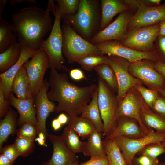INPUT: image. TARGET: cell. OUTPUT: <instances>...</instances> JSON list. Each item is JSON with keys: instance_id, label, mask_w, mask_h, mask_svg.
<instances>
[{"instance_id": "6da1fadb", "label": "cell", "mask_w": 165, "mask_h": 165, "mask_svg": "<svg viewBox=\"0 0 165 165\" xmlns=\"http://www.w3.org/2000/svg\"><path fill=\"white\" fill-rule=\"evenodd\" d=\"M50 90L47 96L50 101H56L55 112H65L68 116H79L90 102L97 87L95 84L80 87L71 82L66 73H60L50 68Z\"/></svg>"}, {"instance_id": "7a4b0ae2", "label": "cell", "mask_w": 165, "mask_h": 165, "mask_svg": "<svg viewBox=\"0 0 165 165\" xmlns=\"http://www.w3.org/2000/svg\"><path fill=\"white\" fill-rule=\"evenodd\" d=\"M13 31L19 41L37 50L53 25L50 13L35 6L23 8L12 15Z\"/></svg>"}, {"instance_id": "3957f363", "label": "cell", "mask_w": 165, "mask_h": 165, "mask_svg": "<svg viewBox=\"0 0 165 165\" xmlns=\"http://www.w3.org/2000/svg\"><path fill=\"white\" fill-rule=\"evenodd\" d=\"M64 23L70 25L82 38L89 41L99 31L101 20V2L80 0L74 15L64 16Z\"/></svg>"}, {"instance_id": "277c9868", "label": "cell", "mask_w": 165, "mask_h": 165, "mask_svg": "<svg viewBox=\"0 0 165 165\" xmlns=\"http://www.w3.org/2000/svg\"><path fill=\"white\" fill-rule=\"evenodd\" d=\"M62 29V53L69 63L76 62L89 54H101L97 46L82 38L70 25L64 23Z\"/></svg>"}, {"instance_id": "5b68a950", "label": "cell", "mask_w": 165, "mask_h": 165, "mask_svg": "<svg viewBox=\"0 0 165 165\" xmlns=\"http://www.w3.org/2000/svg\"><path fill=\"white\" fill-rule=\"evenodd\" d=\"M98 104L104 125L103 137L106 138L116 127L115 117L119 100L103 79L98 77Z\"/></svg>"}, {"instance_id": "8992f818", "label": "cell", "mask_w": 165, "mask_h": 165, "mask_svg": "<svg viewBox=\"0 0 165 165\" xmlns=\"http://www.w3.org/2000/svg\"><path fill=\"white\" fill-rule=\"evenodd\" d=\"M55 20L50 34L41 43L39 49L46 51L49 58V68L60 70L64 67L65 59L63 55V36L60 21L61 19L56 5Z\"/></svg>"}, {"instance_id": "52a82bcc", "label": "cell", "mask_w": 165, "mask_h": 165, "mask_svg": "<svg viewBox=\"0 0 165 165\" xmlns=\"http://www.w3.org/2000/svg\"><path fill=\"white\" fill-rule=\"evenodd\" d=\"M95 45L100 50L101 54L120 57L126 59L130 63L143 60L156 61H160L159 55L155 52L136 50L124 46L120 41L117 40L106 41Z\"/></svg>"}, {"instance_id": "ba28073f", "label": "cell", "mask_w": 165, "mask_h": 165, "mask_svg": "<svg viewBox=\"0 0 165 165\" xmlns=\"http://www.w3.org/2000/svg\"><path fill=\"white\" fill-rule=\"evenodd\" d=\"M159 24L143 26L131 30L120 42L125 46L143 52H152L154 42L159 36Z\"/></svg>"}, {"instance_id": "9c48e42d", "label": "cell", "mask_w": 165, "mask_h": 165, "mask_svg": "<svg viewBox=\"0 0 165 165\" xmlns=\"http://www.w3.org/2000/svg\"><path fill=\"white\" fill-rule=\"evenodd\" d=\"M24 65L29 79L31 93L34 99L42 86L46 72L49 68V57L45 50L39 49Z\"/></svg>"}, {"instance_id": "30bf717a", "label": "cell", "mask_w": 165, "mask_h": 165, "mask_svg": "<svg viewBox=\"0 0 165 165\" xmlns=\"http://www.w3.org/2000/svg\"><path fill=\"white\" fill-rule=\"evenodd\" d=\"M165 138V134L153 130L145 136L131 139L120 136L114 139L128 165H132L135 155L147 145L152 143H160Z\"/></svg>"}, {"instance_id": "8fae6325", "label": "cell", "mask_w": 165, "mask_h": 165, "mask_svg": "<svg viewBox=\"0 0 165 165\" xmlns=\"http://www.w3.org/2000/svg\"><path fill=\"white\" fill-rule=\"evenodd\" d=\"M130 63L126 59L120 57L112 56L108 57L107 64L113 70L117 81V97L119 101L124 97L132 87L142 83L140 80L130 73Z\"/></svg>"}, {"instance_id": "7c38bea8", "label": "cell", "mask_w": 165, "mask_h": 165, "mask_svg": "<svg viewBox=\"0 0 165 165\" xmlns=\"http://www.w3.org/2000/svg\"><path fill=\"white\" fill-rule=\"evenodd\" d=\"M130 73L134 77L158 91L165 89L163 77L154 68V65L146 61H139L130 63Z\"/></svg>"}, {"instance_id": "4fadbf2b", "label": "cell", "mask_w": 165, "mask_h": 165, "mask_svg": "<svg viewBox=\"0 0 165 165\" xmlns=\"http://www.w3.org/2000/svg\"><path fill=\"white\" fill-rule=\"evenodd\" d=\"M132 16L126 11L119 13L115 20L103 30L99 31L90 40L93 44L108 40L121 42L126 36L128 23Z\"/></svg>"}, {"instance_id": "5bb4252c", "label": "cell", "mask_w": 165, "mask_h": 165, "mask_svg": "<svg viewBox=\"0 0 165 165\" xmlns=\"http://www.w3.org/2000/svg\"><path fill=\"white\" fill-rule=\"evenodd\" d=\"M50 87L49 81L44 80L39 92L34 99L38 134H43L46 139L49 134L46 127V119L50 113L55 112L56 106L47 97V93Z\"/></svg>"}, {"instance_id": "9a60e30c", "label": "cell", "mask_w": 165, "mask_h": 165, "mask_svg": "<svg viewBox=\"0 0 165 165\" xmlns=\"http://www.w3.org/2000/svg\"><path fill=\"white\" fill-rule=\"evenodd\" d=\"M165 20V3L158 6H142L129 20L127 28L131 30L138 28L159 24Z\"/></svg>"}, {"instance_id": "2e32d148", "label": "cell", "mask_w": 165, "mask_h": 165, "mask_svg": "<svg viewBox=\"0 0 165 165\" xmlns=\"http://www.w3.org/2000/svg\"><path fill=\"white\" fill-rule=\"evenodd\" d=\"M143 101L140 99L134 92H128L125 96L119 100L115 119L125 116L135 120L138 123L143 133L146 135L152 131L147 128L141 119L140 111Z\"/></svg>"}, {"instance_id": "e0dca14e", "label": "cell", "mask_w": 165, "mask_h": 165, "mask_svg": "<svg viewBox=\"0 0 165 165\" xmlns=\"http://www.w3.org/2000/svg\"><path fill=\"white\" fill-rule=\"evenodd\" d=\"M21 48L20 56L17 62L5 72L0 73V81L2 83L5 99L8 100L11 91L13 82L16 74L25 63L34 55L37 50L28 47L24 43L19 41Z\"/></svg>"}, {"instance_id": "ac0fdd59", "label": "cell", "mask_w": 165, "mask_h": 165, "mask_svg": "<svg viewBox=\"0 0 165 165\" xmlns=\"http://www.w3.org/2000/svg\"><path fill=\"white\" fill-rule=\"evenodd\" d=\"M48 137L53 145V153L51 158L41 165H69L78 160L76 154L66 146L61 136L49 134Z\"/></svg>"}, {"instance_id": "d6986e66", "label": "cell", "mask_w": 165, "mask_h": 165, "mask_svg": "<svg viewBox=\"0 0 165 165\" xmlns=\"http://www.w3.org/2000/svg\"><path fill=\"white\" fill-rule=\"evenodd\" d=\"M8 99L10 105L15 108L19 114L17 123L20 126L28 123L37 126V120L34 99H20L17 98L12 92Z\"/></svg>"}, {"instance_id": "ffe728a7", "label": "cell", "mask_w": 165, "mask_h": 165, "mask_svg": "<svg viewBox=\"0 0 165 165\" xmlns=\"http://www.w3.org/2000/svg\"><path fill=\"white\" fill-rule=\"evenodd\" d=\"M146 135L142 131L135 120L125 116L120 117L117 120V125L114 131L105 139H113L123 136L131 139L142 137Z\"/></svg>"}, {"instance_id": "44dd1931", "label": "cell", "mask_w": 165, "mask_h": 165, "mask_svg": "<svg viewBox=\"0 0 165 165\" xmlns=\"http://www.w3.org/2000/svg\"><path fill=\"white\" fill-rule=\"evenodd\" d=\"M100 2L101 20L99 31L108 26L116 15L126 11L129 7L123 1L101 0Z\"/></svg>"}, {"instance_id": "7402d4cb", "label": "cell", "mask_w": 165, "mask_h": 165, "mask_svg": "<svg viewBox=\"0 0 165 165\" xmlns=\"http://www.w3.org/2000/svg\"><path fill=\"white\" fill-rule=\"evenodd\" d=\"M11 91L14 93L15 97L18 99L26 100L33 98L30 92L29 79L24 65L20 68L14 79Z\"/></svg>"}, {"instance_id": "603a6c76", "label": "cell", "mask_w": 165, "mask_h": 165, "mask_svg": "<svg viewBox=\"0 0 165 165\" xmlns=\"http://www.w3.org/2000/svg\"><path fill=\"white\" fill-rule=\"evenodd\" d=\"M140 115L143 123L147 128L157 133L165 134V119L153 112L144 101Z\"/></svg>"}, {"instance_id": "cb8c5ba5", "label": "cell", "mask_w": 165, "mask_h": 165, "mask_svg": "<svg viewBox=\"0 0 165 165\" xmlns=\"http://www.w3.org/2000/svg\"><path fill=\"white\" fill-rule=\"evenodd\" d=\"M102 137V133L97 130H94L87 138V141L83 142L82 151L83 154L90 158L106 156L103 147Z\"/></svg>"}, {"instance_id": "d4e9b609", "label": "cell", "mask_w": 165, "mask_h": 165, "mask_svg": "<svg viewBox=\"0 0 165 165\" xmlns=\"http://www.w3.org/2000/svg\"><path fill=\"white\" fill-rule=\"evenodd\" d=\"M98 86L89 104L83 110L80 116L90 121L96 130L103 133V123L101 117L98 104Z\"/></svg>"}, {"instance_id": "484cf974", "label": "cell", "mask_w": 165, "mask_h": 165, "mask_svg": "<svg viewBox=\"0 0 165 165\" xmlns=\"http://www.w3.org/2000/svg\"><path fill=\"white\" fill-rule=\"evenodd\" d=\"M17 112L10 107L6 116L0 121V150L4 143L6 142L10 135L17 132Z\"/></svg>"}, {"instance_id": "4316f807", "label": "cell", "mask_w": 165, "mask_h": 165, "mask_svg": "<svg viewBox=\"0 0 165 165\" xmlns=\"http://www.w3.org/2000/svg\"><path fill=\"white\" fill-rule=\"evenodd\" d=\"M67 126L72 128L83 140L87 139L96 130L88 119L80 116H68Z\"/></svg>"}, {"instance_id": "83f0119b", "label": "cell", "mask_w": 165, "mask_h": 165, "mask_svg": "<svg viewBox=\"0 0 165 165\" xmlns=\"http://www.w3.org/2000/svg\"><path fill=\"white\" fill-rule=\"evenodd\" d=\"M21 48L17 42L0 54V72L3 73L7 71L17 62L20 56Z\"/></svg>"}, {"instance_id": "f1b7e54d", "label": "cell", "mask_w": 165, "mask_h": 165, "mask_svg": "<svg viewBox=\"0 0 165 165\" xmlns=\"http://www.w3.org/2000/svg\"><path fill=\"white\" fill-rule=\"evenodd\" d=\"M103 143L109 165H128L114 139L105 138Z\"/></svg>"}, {"instance_id": "f546056e", "label": "cell", "mask_w": 165, "mask_h": 165, "mask_svg": "<svg viewBox=\"0 0 165 165\" xmlns=\"http://www.w3.org/2000/svg\"><path fill=\"white\" fill-rule=\"evenodd\" d=\"M17 38L13 32L12 24L3 19L0 20V53L17 42Z\"/></svg>"}, {"instance_id": "4dcf8cb0", "label": "cell", "mask_w": 165, "mask_h": 165, "mask_svg": "<svg viewBox=\"0 0 165 165\" xmlns=\"http://www.w3.org/2000/svg\"><path fill=\"white\" fill-rule=\"evenodd\" d=\"M61 137L66 146L72 152L76 154L82 152L83 142L72 128L66 126Z\"/></svg>"}, {"instance_id": "1f68e13d", "label": "cell", "mask_w": 165, "mask_h": 165, "mask_svg": "<svg viewBox=\"0 0 165 165\" xmlns=\"http://www.w3.org/2000/svg\"><path fill=\"white\" fill-rule=\"evenodd\" d=\"M108 57L101 54H89L79 58L76 61L86 71H90L98 66L107 64Z\"/></svg>"}, {"instance_id": "d6a6232c", "label": "cell", "mask_w": 165, "mask_h": 165, "mask_svg": "<svg viewBox=\"0 0 165 165\" xmlns=\"http://www.w3.org/2000/svg\"><path fill=\"white\" fill-rule=\"evenodd\" d=\"M99 77L103 79L108 85L116 92L118 91V83L115 74L111 67L107 64L100 65L94 69Z\"/></svg>"}, {"instance_id": "836d02e7", "label": "cell", "mask_w": 165, "mask_h": 165, "mask_svg": "<svg viewBox=\"0 0 165 165\" xmlns=\"http://www.w3.org/2000/svg\"><path fill=\"white\" fill-rule=\"evenodd\" d=\"M57 4L61 19L64 16L74 15L77 13L80 0H57Z\"/></svg>"}, {"instance_id": "e575fe53", "label": "cell", "mask_w": 165, "mask_h": 165, "mask_svg": "<svg viewBox=\"0 0 165 165\" xmlns=\"http://www.w3.org/2000/svg\"><path fill=\"white\" fill-rule=\"evenodd\" d=\"M14 143L18 151L20 156L24 157L34 151L35 144L34 140L16 137Z\"/></svg>"}, {"instance_id": "d590c367", "label": "cell", "mask_w": 165, "mask_h": 165, "mask_svg": "<svg viewBox=\"0 0 165 165\" xmlns=\"http://www.w3.org/2000/svg\"><path fill=\"white\" fill-rule=\"evenodd\" d=\"M165 154V150L160 143H152L148 145L140 151L137 154L144 155L154 159L162 154Z\"/></svg>"}, {"instance_id": "8d00e7d4", "label": "cell", "mask_w": 165, "mask_h": 165, "mask_svg": "<svg viewBox=\"0 0 165 165\" xmlns=\"http://www.w3.org/2000/svg\"><path fill=\"white\" fill-rule=\"evenodd\" d=\"M135 87L142 97L146 104L151 108L159 94V91L146 88L141 84L137 85Z\"/></svg>"}, {"instance_id": "74e56055", "label": "cell", "mask_w": 165, "mask_h": 165, "mask_svg": "<svg viewBox=\"0 0 165 165\" xmlns=\"http://www.w3.org/2000/svg\"><path fill=\"white\" fill-rule=\"evenodd\" d=\"M38 133L37 126L30 123H25L17 129V137L34 140Z\"/></svg>"}, {"instance_id": "f35d334b", "label": "cell", "mask_w": 165, "mask_h": 165, "mask_svg": "<svg viewBox=\"0 0 165 165\" xmlns=\"http://www.w3.org/2000/svg\"><path fill=\"white\" fill-rule=\"evenodd\" d=\"M150 108L156 114L165 119V98L159 94Z\"/></svg>"}, {"instance_id": "ab89813d", "label": "cell", "mask_w": 165, "mask_h": 165, "mask_svg": "<svg viewBox=\"0 0 165 165\" xmlns=\"http://www.w3.org/2000/svg\"><path fill=\"white\" fill-rule=\"evenodd\" d=\"M0 151L1 154L4 155L14 163L17 158L20 156L14 143L2 147Z\"/></svg>"}, {"instance_id": "60d3db41", "label": "cell", "mask_w": 165, "mask_h": 165, "mask_svg": "<svg viewBox=\"0 0 165 165\" xmlns=\"http://www.w3.org/2000/svg\"><path fill=\"white\" fill-rule=\"evenodd\" d=\"M9 100L5 99L3 93V86L0 81V117L2 119L6 116L10 108Z\"/></svg>"}, {"instance_id": "b9f144b4", "label": "cell", "mask_w": 165, "mask_h": 165, "mask_svg": "<svg viewBox=\"0 0 165 165\" xmlns=\"http://www.w3.org/2000/svg\"><path fill=\"white\" fill-rule=\"evenodd\" d=\"M158 158L154 159L147 156L141 155L137 157H134L132 165H159Z\"/></svg>"}, {"instance_id": "7bdbcfd3", "label": "cell", "mask_w": 165, "mask_h": 165, "mask_svg": "<svg viewBox=\"0 0 165 165\" xmlns=\"http://www.w3.org/2000/svg\"><path fill=\"white\" fill-rule=\"evenodd\" d=\"M78 165H109L107 156L102 157H91L90 159Z\"/></svg>"}, {"instance_id": "ee69618b", "label": "cell", "mask_w": 165, "mask_h": 165, "mask_svg": "<svg viewBox=\"0 0 165 165\" xmlns=\"http://www.w3.org/2000/svg\"><path fill=\"white\" fill-rule=\"evenodd\" d=\"M124 2L129 6L134 8H138L142 6H146L148 4H150L148 0H123Z\"/></svg>"}, {"instance_id": "f6af8a7d", "label": "cell", "mask_w": 165, "mask_h": 165, "mask_svg": "<svg viewBox=\"0 0 165 165\" xmlns=\"http://www.w3.org/2000/svg\"><path fill=\"white\" fill-rule=\"evenodd\" d=\"M71 77L75 80H80L85 79L84 75L82 71L79 69H74L70 72Z\"/></svg>"}, {"instance_id": "bcb514c9", "label": "cell", "mask_w": 165, "mask_h": 165, "mask_svg": "<svg viewBox=\"0 0 165 165\" xmlns=\"http://www.w3.org/2000/svg\"><path fill=\"white\" fill-rule=\"evenodd\" d=\"M154 68L164 78L165 80V63L159 61L154 65Z\"/></svg>"}, {"instance_id": "7dc6e473", "label": "cell", "mask_w": 165, "mask_h": 165, "mask_svg": "<svg viewBox=\"0 0 165 165\" xmlns=\"http://www.w3.org/2000/svg\"><path fill=\"white\" fill-rule=\"evenodd\" d=\"M56 10V6L54 4V1L53 0H48L47 8L46 11L49 13L50 11H52L55 16Z\"/></svg>"}, {"instance_id": "c3c4849f", "label": "cell", "mask_w": 165, "mask_h": 165, "mask_svg": "<svg viewBox=\"0 0 165 165\" xmlns=\"http://www.w3.org/2000/svg\"><path fill=\"white\" fill-rule=\"evenodd\" d=\"M14 162L2 154L0 155V165H13Z\"/></svg>"}, {"instance_id": "681fc988", "label": "cell", "mask_w": 165, "mask_h": 165, "mask_svg": "<svg viewBox=\"0 0 165 165\" xmlns=\"http://www.w3.org/2000/svg\"><path fill=\"white\" fill-rule=\"evenodd\" d=\"M159 37V45L160 50L165 57V36Z\"/></svg>"}, {"instance_id": "f907efd6", "label": "cell", "mask_w": 165, "mask_h": 165, "mask_svg": "<svg viewBox=\"0 0 165 165\" xmlns=\"http://www.w3.org/2000/svg\"><path fill=\"white\" fill-rule=\"evenodd\" d=\"M38 135V137L35 139V140L41 145L46 146L45 143L46 138L45 136L42 133L39 134Z\"/></svg>"}, {"instance_id": "816d5d0a", "label": "cell", "mask_w": 165, "mask_h": 165, "mask_svg": "<svg viewBox=\"0 0 165 165\" xmlns=\"http://www.w3.org/2000/svg\"><path fill=\"white\" fill-rule=\"evenodd\" d=\"M8 3V1L7 0H0V20L2 19V14Z\"/></svg>"}, {"instance_id": "f5cc1de1", "label": "cell", "mask_w": 165, "mask_h": 165, "mask_svg": "<svg viewBox=\"0 0 165 165\" xmlns=\"http://www.w3.org/2000/svg\"><path fill=\"white\" fill-rule=\"evenodd\" d=\"M57 118L62 125L67 123L68 117L65 114L61 113L58 116Z\"/></svg>"}, {"instance_id": "db71d44e", "label": "cell", "mask_w": 165, "mask_h": 165, "mask_svg": "<svg viewBox=\"0 0 165 165\" xmlns=\"http://www.w3.org/2000/svg\"><path fill=\"white\" fill-rule=\"evenodd\" d=\"M159 24L160 31L159 36H165V20L162 21Z\"/></svg>"}, {"instance_id": "11a10c76", "label": "cell", "mask_w": 165, "mask_h": 165, "mask_svg": "<svg viewBox=\"0 0 165 165\" xmlns=\"http://www.w3.org/2000/svg\"><path fill=\"white\" fill-rule=\"evenodd\" d=\"M62 124L60 122L57 118L53 119L52 123V126L55 130H57L59 129L62 126Z\"/></svg>"}, {"instance_id": "9f6ffc18", "label": "cell", "mask_w": 165, "mask_h": 165, "mask_svg": "<svg viewBox=\"0 0 165 165\" xmlns=\"http://www.w3.org/2000/svg\"><path fill=\"white\" fill-rule=\"evenodd\" d=\"M24 1H27L30 3L35 4L36 3V2L35 0H11L10 1V4L13 5L16 3L24 2Z\"/></svg>"}, {"instance_id": "6f0895ef", "label": "cell", "mask_w": 165, "mask_h": 165, "mask_svg": "<svg viewBox=\"0 0 165 165\" xmlns=\"http://www.w3.org/2000/svg\"><path fill=\"white\" fill-rule=\"evenodd\" d=\"M150 3L151 4H159L161 1L160 0H149Z\"/></svg>"}, {"instance_id": "680465c9", "label": "cell", "mask_w": 165, "mask_h": 165, "mask_svg": "<svg viewBox=\"0 0 165 165\" xmlns=\"http://www.w3.org/2000/svg\"><path fill=\"white\" fill-rule=\"evenodd\" d=\"M159 92L160 94L165 98V89L160 90L159 91Z\"/></svg>"}, {"instance_id": "91938a15", "label": "cell", "mask_w": 165, "mask_h": 165, "mask_svg": "<svg viewBox=\"0 0 165 165\" xmlns=\"http://www.w3.org/2000/svg\"><path fill=\"white\" fill-rule=\"evenodd\" d=\"M160 143L165 150V138L164 140L160 142Z\"/></svg>"}, {"instance_id": "94428289", "label": "cell", "mask_w": 165, "mask_h": 165, "mask_svg": "<svg viewBox=\"0 0 165 165\" xmlns=\"http://www.w3.org/2000/svg\"><path fill=\"white\" fill-rule=\"evenodd\" d=\"M78 160L76 161L70 163L69 165H78Z\"/></svg>"}, {"instance_id": "6125c7cd", "label": "cell", "mask_w": 165, "mask_h": 165, "mask_svg": "<svg viewBox=\"0 0 165 165\" xmlns=\"http://www.w3.org/2000/svg\"><path fill=\"white\" fill-rule=\"evenodd\" d=\"M159 165H165V163H159Z\"/></svg>"}]
</instances>
